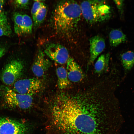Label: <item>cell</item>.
Segmentation results:
<instances>
[{
  "label": "cell",
  "instance_id": "1",
  "mask_svg": "<svg viewBox=\"0 0 134 134\" xmlns=\"http://www.w3.org/2000/svg\"><path fill=\"white\" fill-rule=\"evenodd\" d=\"M101 84L73 94L62 93L49 108L52 125L60 134H115L113 97Z\"/></svg>",
  "mask_w": 134,
  "mask_h": 134
},
{
  "label": "cell",
  "instance_id": "2",
  "mask_svg": "<svg viewBox=\"0 0 134 134\" xmlns=\"http://www.w3.org/2000/svg\"><path fill=\"white\" fill-rule=\"evenodd\" d=\"M82 12L80 5L74 0H62L56 5L54 11L53 23L56 32L67 36L77 26Z\"/></svg>",
  "mask_w": 134,
  "mask_h": 134
},
{
  "label": "cell",
  "instance_id": "3",
  "mask_svg": "<svg viewBox=\"0 0 134 134\" xmlns=\"http://www.w3.org/2000/svg\"><path fill=\"white\" fill-rule=\"evenodd\" d=\"M80 5L82 15L90 24L102 22L110 17L111 13L110 7L104 0L84 1Z\"/></svg>",
  "mask_w": 134,
  "mask_h": 134
},
{
  "label": "cell",
  "instance_id": "4",
  "mask_svg": "<svg viewBox=\"0 0 134 134\" xmlns=\"http://www.w3.org/2000/svg\"><path fill=\"white\" fill-rule=\"evenodd\" d=\"M2 87L1 93L4 103L9 107L27 109L32 107V96L18 93L7 87Z\"/></svg>",
  "mask_w": 134,
  "mask_h": 134
},
{
  "label": "cell",
  "instance_id": "5",
  "mask_svg": "<svg viewBox=\"0 0 134 134\" xmlns=\"http://www.w3.org/2000/svg\"><path fill=\"white\" fill-rule=\"evenodd\" d=\"M42 87L43 83L40 80L33 78L16 81L14 84L12 90L19 94L32 96L38 93Z\"/></svg>",
  "mask_w": 134,
  "mask_h": 134
},
{
  "label": "cell",
  "instance_id": "6",
  "mask_svg": "<svg viewBox=\"0 0 134 134\" xmlns=\"http://www.w3.org/2000/svg\"><path fill=\"white\" fill-rule=\"evenodd\" d=\"M30 129L26 123L0 117V134H27Z\"/></svg>",
  "mask_w": 134,
  "mask_h": 134
},
{
  "label": "cell",
  "instance_id": "7",
  "mask_svg": "<svg viewBox=\"0 0 134 134\" xmlns=\"http://www.w3.org/2000/svg\"><path fill=\"white\" fill-rule=\"evenodd\" d=\"M23 63L15 59L9 62L5 67L2 73L1 78L7 85L14 84L21 75L24 69Z\"/></svg>",
  "mask_w": 134,
  "mask_h": 134
},
{
  "label": "cell",
  "instance_id": "8",
  "mask_svg": "<svg viewBox=\"0 0 134 134\" xmlns=\"http://www.w3.org/2000/svg\"><path fill=\"white\" fill-rule=\"evenodd\" d=\"M44 52L51 60L61 64L67 63L70 57L67 49L57 43L49 42L46 44Z\"/></svg>",
  "mask_w": 134,
  "mask_h": 134
},
{
  "label": "cell",
  "instance_id": "9",
  "mask_svg": "<svg viewBox=\"0 0 134 134\" xmlns=\"http://www.w3.org/2000/svg\"><path fill=\"white\" fill-rule=\"evenodd\" d=\"M50 61L41 50L39 49L33 64L32 69L35 76L38 77L42 76L51 66Z\"/></svg>",
  "mask_w": 134,
  "mask_h": 134
},
{
  "label": "cell",
  "instance_id": "10",
  "mask_svg": "<svg viewBox=\"0 0 134 134\" xmlns=\"http://www.w3.org/2000/svg\"><path fill=\"white\" fill-rule=\"evenodd\" d=\"M90 57L88 66L92 64L97 57L104 49L105 44L104 39L99 35H96L89 39Z\"/></svg>",
  "mask_w": 134,
  "mask_h": 134
},
{
  "label": "cell",
  "instance_id": "11",
  "mask_svg": "<svg viewBox=\"0 0 134 134\" xmlns=\"http://www.w3.org/2000/svg\"><path fill=\"white\" fill-rule=\"evenodd\" d=\"M66 71L70 81L78 82L84 78V75L79 65L72 58L70 57L67 62Z\"/></svg>",
  "mask_w": 134,
  "mask_h": 134
},
{
  "label": "cell",
  "instance_id": "12",
  "mask_svg": "<svg viewBox=\"0 0 134 134\" xmlns=\"http://www.w3.org/2000/svg\"><path fill=\"white\" fill-rule=\"evenodd\" d=\"M120 58L126 74L132 69L134 65V50H129L124 52L121 55Z\"/></svg>",
  "mask_w": 134,
  "mask_h": 134
},
{
  "label": "cell",
  "instance_id": "13",
  "mask_svg": "<svg viewBox=\"0 0 134 134\" xmlns=\"http://www.w3.org/2000/svg\"><path fill=\"white\" fill-rule=\"evenodd\" d=\"M109 39L110 45L112 47H116L127 40L126 35L122 31L117 29L113 30L110 32Z\"/></svg>",
  "mask_w": 134,
  "mask_h": 134
},
{
  "label": "cell",
  "instance_id": "14",
  "mask_svg": "<svg viewBox=\"0 0 134 134\" xmlns=\"http://www.w3.org/2000/svg\"><path fill=\"white\" fill-rule=\"evenodd\" d=\"M58 78L57 85L59 88L61 89H64L70 84L66 69L64 67H59L56 69Z\"/></svg>",
  "mask_w": 134,
  "mask_h": 134
},
{
  "label": "cell",
  "instance_id": "15",
  "mask_svg": "<svg viewBox=\"0 0 134 134\" xmlns=\"http://www.w3.org/2000/svg\"><path fill=\"white\" fill-rule=\"evenodd\" d=\"M12 33L10 26L8 21L6 14L3 11L0 12V37L8 36Z\"/></svg>",
  "mask_w": 134,
  "mask_h": 134
},
{
  "label": "cell",
  "instance_id": "16",
  "mask_svg": "<svg viewBox=\"0 0 134 134\" xmlns=\"http://www.w3.org/2000/svg\"><path fill=\"white\" fill-rule=\"evenodd\" d=\"M110 56L109 54L108 53L102 54L99 57L94 66L96 73L100 74L107 69Z\"/></svg>",
  "mask_w": 134,
  "mask_h": 134
},
{
  "label": "cell",
  "instance_id": "17",
  "mask_svg": "<svg viewBox=\"0 0 134 134\" xmlns=\"http://www.w3.org/2000/svg\"><path fill=\"white\" fill-rule=\"evenodd\" d=\"M14 29L15 33L18 35H22V30L23 24V15L16 12L13 15Z\"/></svg>",
  "mask_w": 134,
  "mask_h": 134
},
{
  "label": "cell",
  "instance_id": "18",
  "mask_svg": "<svg viewBox=\"0 0 134 134\" xmlns=\"http://www.w3.org/2000/svg\"><path fill=\"white\" fill-rule=\"evenodd\" d=\"M47 7L44 4L36 15L33 21L35 27H38L43 22L47 14Z\"/></svg>",
  "mask_w": 134,
  "mask_h": 134
},
{
  "label": "cell",
  "instance_id": "19",
  "mask_svg": "<svg viewBox=\"0 0 134 134\" xmlns=\"http://www.w3.org/2000/svg\"><path fill=\"white\" fill-rule=\"evenodd\" d=\"M33 26L32 20L31 17L26 14L23 15V24L22 35L31 33Z\"/></svg>",
  "mask_w": 134,
  "mask_h": 134
},
{
  "label": "cell",
  "instance_id": "20",
  "mask_svg": "<svg viewBox=\"0 0 134 134\" xmlns=\"http://www.w3.org/2000/svg\"><path fill=\"white\" fill-rule=\"evenodd\" d=\"M44 4L42 0H35L34 1L31 10V13L33 21L35 19L36 15Z\"/></svg>",
  "mask_w": 134,
  "mask_h": 134
},
{
  "label": "cell",
  "instance_id": "21",
  "mask_svg": "<svg viewBox=\"0 0 134 134\" xmlns=\"http://www.w3.org/2000/svg\"><path fill=\"white\" fill-rule=\"evenodd\" d=\"M29 1V0H16L14 1L13 3L16 8L26 9L28 7Z\"/></svg>",
  "mask_w": 134,
  "mask_h": 134
},
{
  "label": "cell",
  "instance_id": "22",
  "mask_svg": "<svg viewBox=\"0 0 134 134\" xmlns=\"http://www.w3.org/2000/svg\"><path fill=\"white\" fill-rule=\"evenodd\" d=\"M114 1L118 9L121 17L123 18L124 14V0H114Z\"/></svg>",
  "mask_w": 134,
  "mask_h": 134
},
{
  "label": "cell",
  "instance_id": "23",
  "mask_svg": "<svg viewBox=\"0 0 134 134\" xmlns=\"http://www.w3.org/2000/svg\"><path fill=\"white\" fill-rule=\"evenodd\" d=\"M6 51L5 47L0 45V59L5 54Z\"/></svg>",
  "mask_w": 134,
  "mask_h": 134
},
{
  "label": "cell",
  "instance_id": "24",
  "mask_svg": "<svg viewBox=\"0 0 134 134\" xmlns=\"http://www.w3.org/2000/svg\"><path fill=\"white\" fill-rule=\"evenodd\" d=\"M5 2V0H0V12L1 11V10Z\"/></svg>",
  "mask_w": 134,
  "mask_h": 134
}]
</instances>
